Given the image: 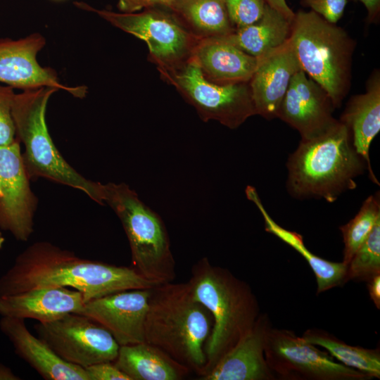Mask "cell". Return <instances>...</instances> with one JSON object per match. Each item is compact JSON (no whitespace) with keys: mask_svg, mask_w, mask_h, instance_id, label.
Wrapping results in <instances>:
<instances>
[{"mask_svg":"<svg viewBox=\"0 0 380 380\" xmlns=\"http://www.w3.org/2000/svg\"><path fill=\"white\" fill-rule=\"evenodd\" d=\"M158 284L132 267L82 258L47 241H38L20 253L0 277V297L37 288H73L84 301L118 291L150 289Z\"/></svg>","mask_w":380,"mask_h":380,"instance_id":"6da1fadb","label":"cell"},{"mask_svg":"<svg viewBox=\"0 0 380 380\" xmlns=\"http://www.w3.org/2000/svg\"><path fill=\"white\" fill-rule=\"evenodd\" d=\"M213 318L196 300L188 282L160 284L150 290L145 342L202 376Z\"/></svg>","mask_w":380,"mask_h":380,"instance_id":"7a4b0ae2","label":"cell"},{"mask_svg":"<svg viewBox=\"0 0 380 380\" xmlns=\"http://www.w3.org/2000/svg\"><path fill=\"white\" fill-rule=\"evenodd\" d=\"M286 167V188L291 196L324 198L329 203L355 189L356 177L367 170L350 131L340 120L317 137L301 139Z\"/></svg>","mask_w":380,"mask_h":380,"instance_id":"3957f363","label":"cell"},{"mask_svg":"<svg viewBox=\"0 0 380 380\" xmlns=\"http://www.w3.org/2000/svg\"><path fill=\"white\" fill-rule=\"evenodd\" d=\"M187 282L194 298L213 318L205 349L204 376L251 329L260 314V306L246 281L212 265L207 258L194 265Z\"/></svg>","mask_w":380,"mask_h":380,"instance_id":"277c9868","label":"cell"},{"mask_svg":"<svg viewBox=\"0 0 380 380\" xmlns=\"http://www.w3.org/2000/svg\"><path fill=\"white\" fill-rule=\"evenodd\" d=\"M289 40L301 70L340 108L351 87L355 41L336 23L302 10L294 14Z\"/></svg>","mask_w":380,"mask_h":380,"instance_id":"5b68a950","label":"cell"},{"mask_svg":"<svg viewBox=\"0 0 380 380\" xmlns=\"http://www.w3.org/2000/svg\"><path fill=\"white\" fill-rule=\"evenodd\" d=\"M58 89L42 87L15 94L12 116L15 134L23 144V162L30 178L44 177L83 191L104 205L103 184L91 181L77 172L56 148L45 120L50 96Z\"/></svg>","mask_w":380,"mask_h":380,"instance_id":"8992f818","label":"cell"},{"mask_svg":"<svg viewBox=\"0 0 380 380\" xmlns=\"http://www.w3.org/2000/svg\"><path fill=\"white\" fill-rule=\"evenodd\" d=\"M103 192L104 203L116 213L127 237L131 267L155 284L173 281L175 262L162 219L126 184L107 183Z\"/></svg>","mask_w":380,"mask_h":380,"instance_id":"52a82bcc","label":"cell"},{"mask_svg":"<svg viewBox=\"0 0 380 380\" xmlns=\"http://www.w3.org/2000/svg\"><path fill=\"white\" fill-rule=\"evenodd\" d=\"M80 8L94 12L114 27L144 41L149 59L160 72L175 70L191 56L200 39L191 33L167 8L156 7L135 13L96 9L83 2Z\"/></svg>","mask_w":380,"mask_h":380,"instance_id":"ba28073f","label":"cell"},{"mask_svg":"<svg viewBox=\"0 0 380 380\" xmlns=\"http://www.w3.org/2000/svg\"><path fill=\"white\" fill-rule=\"evenodd\" d=\"M160 74L205 122L213 120L229 129H236L256 115L249 82L218 84L210 82L193 58L175 70Z\"/></svg>","mask_w":380,"mask_h":380,"instance_id":"9c48e42d","label":"cell"},{"mask_svg":"<svg viewBox=\"0 0 380 380\" xmlns=\"http://www.w3.org/2000/svg\"><path fill=\"white\" fill-rule=\"evenodd\" d=\"M265 357L272 372L284 380H369L368 376L336 361L291 330L267 331Z\"/></svg>","mask_w":380,"mask_h":380,"instance_id":"30bf717a","label":"cell"},{"mask_svg":"<svg viewBox=\"0 0 380 380\" xmlns=\"http://www.w3.org/2000/svg\"><path fill=\"white\" fill-rule=\"evenodd\" d=\"M38 337L65 362L83 368L114 362L120 346L102 326L79 313H68L34 327Z\"/></svg>","mask_w":380,"mask_h":380,"instance_id":"8fae6325","label":"cell"},{"mask_svg":"<svg viewBox=\"0 0 380 380\" xmlns=\"http://www.w3.org/2000/svg\"><path fill=\"white\" fill-rule=\"evenodd\" d=\"M30 179L18 141L0 146V229L21 241L33 232L37 205Z\"/></svg>","mask_w":380,"mask_h":380,"instance_id":"7c38bea8","label":"cell"},{"mask_svg":"<svg viewBox=\"0 0 380 380\" xmlns=\"http://www.w3.org/2000/svg\"><path fill=\"white\" fill-rule=\"evenodd\" d=\"M150 290H125L91 299L78 313L105 328L120 346L143 343Z\"/></svg>","mask_w":380,"mask_h":380,"instance_id":"4fadbf2b","label":"cell"},{"mask_svg":"<svg viewBox=\"0 0 380 380\" xmlns=\"http://www.w3.org/2000/svg\"><path fill=\"white\" fill-rule=\"evenodd\" d=\"M45 43V39L37 33L15 40L0 39V83L23 91L50 87L83 98L86 87H67L59 82L53 70L38 63L37 53Z\"/></svg>","mask_w":380,"mask_h":380,"instance_id":"5bb4252c","label":"cell"},{"mask_svg":"<svg viewBox=\"0 0 380 380\" xmlns=\"http://www.w3.org/2000/svg\"><path fill=\"white\" fill-rule=\"evenodd\" d=\"M327 92L302 70L292 77L277 118L296 129L301 139L317 137L337 121Z\"/></svg>","mask_w":380,"mask_h":380,"instance_id":"9a60e30c","label":"cell"},{"mask_svg":"<svg viewBox=\"0 0 380 380\" xmlns=\"http://www.w3.org/2000/svg\"><path fill=\"white\" fill-rule=\"evenodd\" d=\"M257 59L256 68L249 82L255 113L272 120L277 118L290 81L301 68L289 39Z\"/></svg>","mask_w":380,"mask_h":380,"instance_id":"2e32d148","label":"cell"},{"mask_svg":"<svg viewBox=\"0 0 380 380\" xmlns=\"http://www.w3.org/2000/svg\"><path fill=\"white\" fill-rule=\"evenodd\" d=\"M271 321L260 313L251 329L201 380H275L265 357V338Z\"/></svg>","mask_w":380,"mask_h":380,"instance_id":"e0dca14e","label":"cell"},{"mask_svg":"<svg viewBox=\"0 0 380 380\" xmlns=\"http://www.w3.org/2000/svg\"><path fill=\"white\" fill-rule=\"evenodd\" d=\"M0 329L15 353L46 380H89L86 369L61 359L41 338L27 329L25 319L2 317Z\"/></svg>","mask_w":380,"mask_h":380,"instance_id":"ac0fdd59","label":"cell"},{"mask_svg":"<svg viewBox=\"0 0 380 380\" xmlns=\"http://www.w3.org/2000/svg\"><path fill=\"white\" fill-rule=\"evenodd\" d=\"M84 303L83 295L77 290L37 288L0 297V315L46 323L68 313H78Z\"/></svg>","mask_w":380,"mask_h":380,"instance_id":"d6986e66","label":"cell"},{"mask_svg":"<svg viewBox=\"0 0 380 380\" xmlns=\"http://www.w3.org/2000/svg\"><path fill=\"white\" fill-rule=\"evenodd\" d=\"M203 75L218 84L248 83L258 59L220 37L201 39L192 56Z\"/></svg>","mask_w":380,"mask_h":380,"instance_id":"ffe728a7","label":"cell"},{"mask_svg":"<svg viewBox=\"0 0 380 380\" xmlns=\"http://www.w3.org/2000/svg\"><path fill=\"white\" fill-rule=\"evenodd\" d=\"M339 120L350 131L355 151L366 162L369 179L379 185L372 170L369 153L371 143L380 130V74L378 70L367 80L365 92L350 97Z\"/></svg>","mask_w":380,"mask_h":380,"instance_id":"44dd1931","label":"cell"},{"mask_svg":"<svg viewBox=\"0 0 380 380\" xmlns=\"http://www.w3.org/2000/svg\"><path fill=\"white\" fill-rule=\"evenodd\" d=\"M114 363L130 380H180L191 372L146 342L120 346Z\"/></svg>","mask_w":380,"mask_h":380,"instance_id":"7402d4cb","label":"cell"},{"mask_svg":"<svg viewBox=\"0 0 380 380\" xmlns=\"http://www.w3.org/2000/svg\"><path fill=\"white\" fill-rule=\"evenodd\" d=\"M246 195L260 212L265 231L290 246L307 261L316 278L317 294L343 286L347 282V265L343 262H331L316 255L305 246L303 236L300 234L288 230L277 224L267 212L253 186L246 187Z\"/></svg>","mask_w":380,"mask_h":380,"instance_id":"603a6c76","label":"cell"},{"mask_svg":"<svg viewBox=\"0 0 380 380\" xmlns=\"http://www.w3.org/2000/svg\"><path fill=\"white\" fill-rule=\"evenodd\" d=\"M291 29V21L266 4L258 21L220 38L258 58L287 42Z\"/></svg>","mask_w":380,"mask_h":380,"instance_id":"cb8c5ba5","label":"cell"},{"mask_svg":"<svg viewBox=\"0 0 380 380\" xmlns=\"http://www.w3.org/2000/svg\"><path fill=\"white\" fill-rule=\"evenodd\" d=\"M165 8L200 39L224 37L234 29L224 0H175Z\"/></svg>","mask_w":380,"mask_h":380,"instance_id":"d4e9b609","label":"cell"},{"mask_svg":"<svg viewBox=\"0 0 380 380\" xmlns=\"http://www.w3.org/2000/svg\"><path fill=\"white\" fill-rule=\"evenodd\" d=\"M305 341L319 346L343 365L356 369L370 379L380 378V350L349 345L334 335L320 329L305 331L301 336Z\"/></svg>","mask_w":380,"mask_h":380,"instance_id":"484cf974","label":"cell"},{"mask_svg":"<svg viewBox=\"0 0 380 380\" xmlns=\"http://www.w3.org/2000/svg\"><path fill=\"white\" fill-rule=\"evenodd\" d=\"M380 220L379 193L369 196L355 216L339 227L344 248L342 262L348 266L360 246L365 241L376 223Z\"/></svg>","mask_w":380,"mask_h":380,"instance_id":"4316f807","label":"cell"},{"mask_svg":"<svg viewBox=\"0 0 380 380\" xmlns=\"http://www.w3.org/2000/svg\"><path fill=\"white\" fill-rule=\"evenodd\" d=\"M377 274H380V220L348 264L346 279L367 282Z\"/></svg>","mask_w":380,"mask_h":380,"instance_id":"83f0119b","label":"cell"},{"mask_svg":"<svg viewBox=\"0 0 380 380\" xmlns=\"http://www.w3.org/2000/svg\"><path fill=\"white\" fill-rule=\"evenodd\" d=\"M229 19L234 28L249 25L263 15L265 0H224Z\"/></svg>","mask_w":380,"mask_h":380,"instance_id":"f1b7e54d","label":"cell"},{"mask_svg":"<svg viewBox=\"0 0 380 380\" xmlns=\"http://www.w3.org/2000/svg\"><path fill=\"white\" fill-rule=\"evenodd\" d=\"M14 88L0 84V146L15 141V129L12 116Z\"/></svg>","mask_w":380,"mask_h":380,"instance_id":"f546056e","label":"cell"},{"mask_svg":"<svg viewBox=\"0 0 380 380\" xmlns=\"http://www.w3.org/2000/svg\"><path fill=\"white\" fill-rule=\"evenodd\" d=\"M300 4L331 23H336L343 15L347 0H300Z\"/></svg>","mask_w":380,"mask_h":380,"instance_id":"4dcf8cb0","label":"cell"},{"mask_svg":"<svg viewBox=\"0 0 380 380\" xmlns=\"http://www.w3.org/2000/svg\"><path fill=\"white\" fill-rule=\"evenodd\" d=\"M89 380H130L114 362H102L84 368Z\"/></svg>","mask_w":380,"mask_h":380,"instance_id":"1f68e13d","label":"cell"},{"mask_svg":"<svg viewBox=\"0 0 380 380\" xmlns=\"http://www.w3.org/2000/svg\"><path fill=\"white\" fill-rule=\"evenodd\" d=\"M175 0H118V7L122 13H135L156 7H167Z\"/></svg>","mask_w":380,"mask_h":380,"instance_id":"d6a6232c","label":"cell"},{"mask_svg":"<svg viewBox=\"0 0 380 380\" xmlns=\"http://www.w3.org/2000/svg\"><path fill=\"white\" fill-rule=\"evenodd\" d=\"M360 1L365 7L367 23H377L380 15V0H353Z\"/></svg>","mask_w":380,"mask_h":380,"instance_id":"836d02e7","label":"cell"},{"mask_svg":"<svg viewBox=\"0 0 380 380\" xmlns=\"http://www.w3.org/2000/svg\"><path fill=\"white\" fill-rule=\"evenodd\" d=\"M370 299L376 308L380 309V274L372 277L367 282Z\"/></svg>","mask_w":380,"mask_h":380,"instance_id":"e575fe53","label":"cell"},{"mask_svg":"<svg viewBox=\"0 0 380 380\" xmlns=\"http://www.w3.org/2000/svg\"><path fill=\"white\" fill-rule=\"evenodd\" d=\"M265 1L271 8L277 11L287 19L292 21L295 13L289 6L286 0H265Z\"/></svg>","mask_w":380,"mask_h":380,"instance_id":"d590c367","label":"cell"},{"mask_svg":"<svg viewBox=\"0 0 380 380\" xmlns=\"http://www.w3.org/2000/svg\"><path fill=\"white\" fill-rule=\"evenodd\" d=\"M21 378L17 376L12 369L0 363V380H20Z\"/></svg>","mask_w":380,"mask_h":380,"instance_id":"8d00e7d4","label":"cell"},{"mask_svg":"<svg viewBox=\"0 0 380 380\" xmlns=\"http://www.w3.org/2000/svg\"><path fill=\"white\" fill-rule=\"evenodd\" d=\"M4 242L5 238L3 236L2 233L0 232V250L3 248Z\"/></svg>","mask_w":380,"mask_h":380,"instance_id":"74e56055","label":"cell"},{"mask_svg":"<svg viewBox=\"0 0 380 380\" xmlns=\"http://www.w3.org/2000/svg\"><path fill=\"white\" fill-rule=\"evenodd\" d=\"M0 195H1V190H0Z\"/></svg>","mask_w":380,"mask_h":380,"instance_id":"f35d334b","label":"cell"}]
</instances>
